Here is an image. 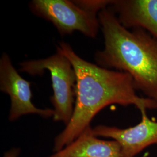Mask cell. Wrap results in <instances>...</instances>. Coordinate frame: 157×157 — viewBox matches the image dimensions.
I'll use <instances>...</instances> for the list:
<instances>
[{
  "instance_id": "cell-6",
  "label": "cell",
  "mask_w": 157,
  "mask_h": 157,
  "mask_svg": "<svg viewBox=\"0 0 157 157\" xmlns=\"http://www.w3.org/2000/svg\"><path fill=\"white\" fill-rule=\"evenodd\" d=\"M141 109V120L135 126L121 129L115 126L98 125L92 129L96 137L111 138L117 141L121 148V157H135L149 146L157 144V122Z\"/></svg>"
},
{
  "instance_id": "cell-4",
  "label": "cell",
  "mask_w": 157,
  "mask_h": 157,
  "mask_svg": "<svg viewBox=\"0 0 157 157\" xmlns=\"http://www.w3.org/2000/svg\"><path fill=\"white\" fill-rule=\"evenodd\" d=\"M29 8L36 16L52 23L62 36L78 31L95 38L100 28L98 13L80 6L76 0H33Z\"/></svg>"
},
{
  "instance_id": "cell-2",
  "label": "cell",
  "mask_w": 157,
  "mask_h": 157,
  "mask_svg": "<svg viewBox=\"0 0 157 157\" xmlns=\"http://www.w3.org/2000/svg\"><path fill=\"white\" fill-rule=\"evenodd\" d=\"M98 19L104 48L95 53L97 65L128 73L136 90L157 103V40L143 29L124 28L109 6Z\"/></svg>"
},
{
  "instance_id": "cell-3",
  "label": "cell",
  "mask_w": 157,
  "mask_h": 157,
  "mask_svg": "<svg viewBox=\"0 0 157 157\" xmlns=\"http://www.w3.org/2000/svg\"><path fill=\"white\" fill-rule=\"evenodd\" d=\"M19 71L31 75H42L48 70L51 74L53 95L50 98L54 107L53 119L67 125L74 110L76 75L73 66L60 52L46 58L29 60L19 63Z\"/></svg>"
},
{
  "instance_id": "cell-7",
  "label": "cell",
  "mask_w": 157,
  "mask_h": 157,
  "mask_svg": "<svg viewBox=\"0 0 157 157\" xmlns=\"http://www.w3.org/2000/svg\"><path fill=\"white\" fill-rule=\"evenodd\" d=\"M109 6L124 28L143 29L157 40V0H112Z\"/></svg>"
},
{
  "instance_id": "cell-1",
  "label": "cell",
  "mask_w": 157,
  "mask_h": 157,
  "mask_svg": "<svg viewBox=\"0 0 157 157\" xmlns=\"http://www.w3.org/2000/svg\"><path fill=\"white\" fill-rule=\"evenodd\" d=\"M56 51L71 62L76 75V84L73 114L65 128L54 140V152L76 140L90 127L95 115L108 105H133L140 111L157 108L156 102L136 94L133 80L128 73L85 61L67 43H60Z\"/></svg>"
},
{
  "instance_id": "cell-5",
  "label": "cell",
  "mask_w": 157,
  "mask_h": 157,
  "mask_svg": "<svg viewBox=\"0 0 157 157\" xmlns=\"http://www.w3.org/2000/svg\"><path fill=\"white\" fill-rule=\"evenodd\" d=\"M0 90L8 94L11 99L10 121L29 114H37L45 118L54 115L53 109L35 107L32 102L31 83L19 75L5 52L0 58Z\"/></svg>"
},
{
  "instance_id": "cell-8",
  "label": "cell",
  "mask_w": 157,
  "mask_h": 157,
  "mask_svg": "<svg viewBox=\"0 0 157 157\" xmlns=\"http://www.w3.org/2000/svg\"><path fill=\"white\" fill-rule=\"evenodd\" d=\"M121 152L117 141L98 139L90 126L73 142L48 157H121Z\"/></svg>"
}]
</instances>
